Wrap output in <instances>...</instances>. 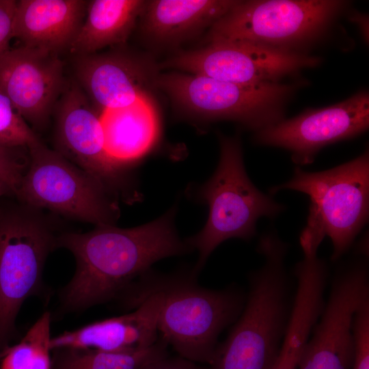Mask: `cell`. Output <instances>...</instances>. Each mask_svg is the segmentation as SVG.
Masks as SVG:
<instances>
[{
	"mask_svg": "<svg viewBox=\"0 0 369 369\" xmlns=\"http://www.w3.org/2000/svg\"><path fill=\"white\" fill-rule=\"evenodd\" d=\"M368 126L369 94L362 90L334 105L307 109L256 131L253 140L258 145L286 149L295 163L303 165L312 163L325 146L354 138Z\"/></svg>",
	"mask_w": 369,
	"mask_h": 369,
	"instance_id": "obj_11",
	"label": "cell"
},
{
	"mask_svg": "<svg viewBox=\"0 0 369 369\" xmlns=\"http://www.w3.org/2000/svg\"><path fill=\"white\" fill-rule=\"evenodd\" d=\"M58 235L40 210L23 203L0 209V352L13 336L23 303L40 286Z\"/></svg>",
	"mask_w": 369,
	"mask_h": 369,
	"instance_id": "obj_8",
	"label": "cell"
},
{
	"mask_svg": "<svg viewBox=\"0 0 369 369\" xmlns=\"http://www.w3.org/2000/svg\"><path fill=\"white\" fill-rule=\"evenodd\" d=\"M320 57L283 52L241 42L217 41L178 53L161 66L230 83L255 85L284 81L318 66Z\"/></svg>",
	"mask_w": 369,
	"mask_h": 369,
	"instance_id": "obj_10",
	"label": "cell"
},
{
	"mask_svg": "<svg viewBox=\"0 0 369 369\" xmlns=\"http://www.w3.org/2000/svg\"><path fill=\"white\" fill-rule=\"evenodd\" d=\"M219 136L221 152L217 168L197 193L198 200L208 205V217L203 229L186 241L191 249L198 251L194 275L221 243L232 238L249 240L256 233L259 218H274L285 209L250 180L239 138Z\"/></svg>",
	"mask_w": 369,
	"mask_h": 369,
	"instance_id": "obj_5",
	"label": "cell"
},
{
	"mask_svg": "<svg viewBox=\"0 0 369 369\" xmlns=\"http://www.w3.org/2000/svg\"><path fill=\"white\" fill-rule=\"evenodd\" d=\"M287 250L277 234L261 236L257 251L264 262L251 275L243 310L218 344L210 369H272L292 306L284 266Z\"/></svg>",
	"mask_w": 369,
	"mask_h": 369,
	"instance_id": "obj_2",
	"label": "cell"
},
{
	"mask_svg": "<svg viewBox=\"0 0 369 369\" xmlns=\"http://www.w3.org/2000/svg\"><path fill=\"white\" fill-rule=\"evenodd\" d=\"M22 149L0 146V180L16 196L26 170L24 169L23 157L19 152Z\"/></svg>",
	"mask_w": 369,
	"mask_h": 369,
	"instance_id": "obj_25",
	"label": "cell"
},
{
	"mask_svg": "<svg viewBox=\"0 0 369 369\" xmlns=\"http://www.w3.org/2000/svg\"><path fill=\"white\" fill-rule=\"evenodd\" d=\"M40 139L0 89V146L27 148Z\"/></svg>",
	"mask_w": 369,
	"mask_h": 369,
	"instance_id": "obj_23",
	"label": "cell"
},
{
	"mask_svg": "<svg viewBox=\"0 0 369 369\" xmlns=\"http://www.w3.org/2000/svg\"><path fill=\"white\" fill-rule=\"evenodd\" d=\"M147 1H88L86 18L68 51L74 55L95 53L106 46L126 43Z\"/></svg>",
	"mask_w": 369,
	"mask_h": 369,
	"instance_id": "obj_19",
	"label": "cell"
},
{
	"mask_svg": "<svg viewBox=\"0 0 369 369\" xmlns=\"http://www.w3.org/2000/svg\"><path fill=\"white\" fill-rule=\"evenodd\" d=\"M68 81L59 55L21 46L0 60V89L33 128L48 124Z\"/></svg>",
	"mask_w": 369,
	"mask_h": 369,
	"instance_id": "obj_13",
	"label": "cell"
},
{
	"mask_svg": "<svg viewBox=\"0 0 369 369\" xmlns=\"http://www.w3.org/2000/svg\"><path fill=\"white\" fill-rule=\"evenodd\" d=\"M189 277H152L146 273L135 286L159 292V336L179 355L210 364L223 330L239 316L245 301L232 289L211 290Z\"/></svg>",
	"mask_w": 369,
	"mask_h": 369,
	"instance_id": "obj_4",
	"label": "cell"
},
{
	"mask_svg": "<svg viewBox=\"0 0 369 369\" xmlns=\"http://www.w3.org/2000/svg\"><path fill=\"white\" fill-rule=\"evenodd\" d=\"M142 369H210L201 366L198 363L180 356L171 357L168 355L148 364Z\"/></svg>",
	"mask_w": 369,
	"mask_h": 369,
	"instance_id": "obj_27",
	"label": "cell"
},
{
	"mask_svg": "<svg viewBox=\"0 0 369 369\" xmlns=\"http://www.w3.org/2000/svg\"><path fill=\"white\" fill-rule=\"evenodd\" d=\"M51 318L44 312L19 342L0 352V369H51Z\"/></svg>",
	"mask_w": 369,
	"mask_h": 369,
	"instance_id": "obj_22",
	"label": "cell"
},
{
	"mask_svg": "<svg viewBox=\"0 0 369 369\" xmlns=\"http://www.w3.org/2000/svg\"><path fill=\"white\" fill-rule=\"evenodd\" d=\"M175 213L173 208L131 228L103 226L59 234L57 247L70 251L76 260L74 276L62 294L64 307L84 310L127 293L154 262L191 249L176 231Z\"/></svg>",
	"mask_w": 369,
	"mask_h": 369,
	"instance_id": "obj_1",
	"label": "cell"
},
{
	"mask_svg": "<svg viewBox=\"0 0 369 369\" xmlns=\"http://www.w3.org/2000/svg\"><path fill=\"white\" fill-rule=\"evenodd\" d=\"M235 0H154L141 16L142 30L152 39L173 44L208 29L229 10Z\"/></svg>",
	"mask_w": 369,
	"mask_h": 369,
	"instance_id": "obj_18",
	"label": "cell"
},
{
	"mask_svg": "<svg viewBox=\"0 0 369 369\" xmlns=\"http://www.w3.org/2000/svg\"><path fill=\"white\" fill-rule=\"evenodd\" d=\"M17 1L0 0V60L10 49Z\"/></svg>",
	"mask_w": 369,
	"mask_h": 369,
	"instance_id": "obj_26",
	"label": "cell"
},
{
	"mask_svg": "<svg viewBox=\"0 0 369 369\" xmlns=\"http://www.w3.org/2000/svg\"><path fill=\"white\" fill-rule=\"evenodd\" d=\"M306 194L310 200L304 230L322 238L329 236L333 245L331 260L346 253L366 224L369 213V153L336 167L319 172L299 167L288 182L270 189Z\"/></svg>",
	"mask_w": 369,
	"mask_h": 369,
	"instance_id": "obj_7",
	"label": "cell"
},
{
	"mask_svg": "<svg viewBox=\"0 0 369 369\" xmlns=\"http://www.w3.org/2000/svg\"><path fill=\"white\" fill-rule=\"evenodd\" d=\"M167 344L159 337L152 346L137 350L103 351L80 348L52 351L51 369H142L167 355Z\"/></svg>",
	"mask_w": 369,
	"mask_h": 369,
	"instance_id": "obj_21",
	"label": "cell"
},
{
	"mask_svg": "<svg viewBox=\"0 0 369 369\" xmlns=\"http://www.w3.org/2000/svg\"><path fill=\"white\" fill-rule=\"evenodd\" d=\"M348 5L340 0L238 1L208 29L206 42H241L311 54L327 41Z\"/></svg>",
	"mask_w": 369,
	"mask_h": 369,
	"instance_id": "obj_3",
	"label": "cell"
},
{
	"mask_svg": "<svg viewBox=\"0 0 369 369\" xmlns=\"http://www.w3.org/2000/svg\"><path fill=\"white\" fill-rule=\"evenodd\" d=\"M88 1H17L14 38L22 46L59 55L68 50L86 14Z\"/></svg>",
	"mask_w": 369,
	"mask_h": 369,
	"instance_id": "obj_16",
	"label": "cell"
},
{
	"mask_svg": "<svg viewBox=\"0 0 369 369\" xmlns=\"http://www.w3.org/2000/svg\"><path fill=\"white\" fill-rule=\"evenodd\" d=\"M154 85L195 116L234 121L256 132L285 119L288 103L306 81L246 85L174 71L157 74Z\"/></svg>",
	"mask_w": 369,
	"mask_h": 369,
	"instance_id": "obj_6",
	"label": "cell"
},
{
	"mask_svg": "<svg viewBox=\"0 0 369 369\" xmlns=\"http://www.w3.org/2000/svg\"><path fill=\"white\" fill-rule=\"evenodd\" d=\"M350 19L353 22L358 24L360 31H362L364 40H366V36L368 38V33H366V25H368V19L366 16L359 13H352Z\"/></svg>",
	"mask_w": 369,
	"mask_h": 369,
	"instance_id": "obj_28",
	"label": "cell"
},
{
	"mask_svg": "<svg viewBox=\"0 0 369 369\" xmlns=\"http://www.w3.org/2000/svg\"><path fill=\"white\" fill-rule=\"evenodd\" d=\"M129 303L135 308L132 312L96 321L53 337L51 351L80 348L123 351L152 346L159 339V292L139 288L132 294Z\"/></svg>",
	"mask_w": 369,
	"mask_h": 369,
	"instance_id": "obj_15",
	"label": "cell"
},
{
	"mask_svg": "<svg viewBox=\"0 0 369 369\" xmlns=\"http://www.w3.org/2000/svg\"><path fill=\"white\" fill-rule=\"evenodd\" d=\"M8 194L13 195L10 189L4 182L0 180V199Z\"/></svg>",
	"mask_w": 369,
	"mask_h": 369,
	"instance_id": "obj_29",
	"label": "cell"
},
{
	"mask_svg": "<svg viewBox=\"0 0 369 369\" xmlns=\"http://www.w3.org/2000/svg\"><path fill=\"white\" fill-rule=\"evenodd\" d=\"M29 163L16 197L23 204L97 226L119 216L113 193L41 141L28 148Z\"/></svg>",
	"mask_w": 369,
	"mask_h": 369,
	"instance_id": "obj_9",
	"label": "cell"
},
{
	"mask_svg": "<svg viewBox=\"0 0 369 369\" xmlns=\"http://www.w3.org/2000/svg\"><path fill=\"white\" fill-rule=\"evenodd\" d=\"M53 113L55 150L118 191L126 180L123 167L107 152L100 113L74 80L68 82Z\"/></svg>",
	"mask_w": 369,
	"mask_h": 369,
	"instance_id": "obj_12",
	"label": "cell"
},
{
	"mask_svg": "<svg viewBox=\"0 0 369 369\" xmlns=\"http://www.w3.org/2000/svg\"><path fill=\"white\" fill-rule=\"evenodd\" d=\"M352 333L353 353L350 369H369V297L354 313Z\"/></svg>",
	"mask_w": 369,
	"mask_h": 369,
	"instance_id": "obj_24",
	"label": "cell"
},
{
	"mask_svg": "<svg viewBox=\"0 0 369 369\" xmlns=\"http://www.w3.org/2000/svg\"><path fill=\"white\" fill-rule=\"evenodd\" d=\"M353 314L326 306L304 346L298 369H350L353 353Z\"/></svg>",
	"mask_w": 369,
	"mask_h": 369,
	"instance_id": "obj_20",
	"label": "cell"
},
{
	"mask_svg": "<svg viewBox=\"0 0 369 369\" xmlns=\"http://www.w3.org/2000/svg\"><path fill=\"white\" fill-rule=\"evenodd\" d=\"M74 80L100 113L132 105L148 94L156 77L145 61L128 52L74 55Z\"/></svg>",
	"mask_w": 369,
	"mask_h": 369,
	"instance_id": "obj_14",
	"label": "cell"
},
{
	"mask_svg": "<svg viewBox=\"0 0 369 369\" xmlns=\"http://www.w3.org/2000/svg\"><path fill=\"white\" fill-rule=\"evenodd\" d=\"M100 118L106 151L123 168L146 156L156 144L159 120L148 94L131 105L105 109Z\"/></svg>",
	"mask_w": 369,
	"mask_h": 369,
	"instance_id": "obj_17",
	"label": "cell"
}]
</instances>
